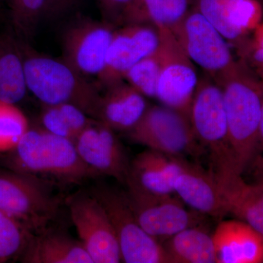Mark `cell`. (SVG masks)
<instances>
[{
	"label": "cell",
	"mask_w": 263,
	"mask_h": 263,
	"mask_svg": "<svg viewBox=\"0 0 263 263\" xmlns=\"http://www.w3.org/2000/svg\"><path fill=\"white\" fill-rule=\"evenodd\" d=\"M29 129L23 111L15 104L0 100V152L14 149Z\"/></svg>",
	"instance_id": "27"
},
{
	"label": "cell",
	"mask_w": 263,
	"mask_h": 263,
	"mask_svg": "<svg viewBox=\"0 0 263 263\" xmlns=\"http://www.w3.org/2000/svg\"><path fill=\"white\" fill-rule=\"evenodd\" d=\"M178 157L148 149L130 161L125 183L143 193L168 195L174 193L173 179Z\"/></svg>",
	"instance_id": "19"
},
{
	"label": "cell",
	"mask_w": 263,
	"mask_h": 263,
	"mask_svg": "<svg viewBox=\"0 0 263 263\" xmlns=\"http://www.w3.org/2000/svg\"><path fill=\"white\" fill-rule=\"evenodd\" d=\"M190 120L197 141L208 149L217 181L237 175L230 148L222 91L210 76L198 79L190 111Z\"/></svg>",
	"instance_id": "4"
},
{
	"label": "cell",
	"mask_w": 263,
	"mask_h": 263,
	"mask_svg": "<svg viewBox=\"0 0 263 263\" xmlns=\"http://www.w3.org/2000/svg\"><path fill=\"white\" fill-rule=\"evenodd\" d=\"M91 119L75 105L61 103L44 105L41 122L45 130L74 142Z\"/></svg>",
	"instance_id": "25"
},
{
	"label": "cell",
	"mask_w": 263,
	"mask_h": 263,
	"mask_svg": "<svg viewBox=\"0 0 263 263\" xmlns=\"http://www.w3.org/2000/svg\"><path fill=\"white\" fill-rule=\"evenodd\" d=\"M242 175L217 181L228 214L248 223L263 234V184L246 182Z\"/></svg>",
	"instance_id": "21"
},
{
	"label": "cell",
	"mask_w": 263,
	"mask_h": 263,
	"mask_svg": "<svg viewBox=\"0 0 263 263\" xmlns=\"http://www.w3.org/2000/svg\"><path fill=\"white\" fill-rule=\"evenodd\" d=\"M27 91L21 46L13 38L0 36V100L16 104Z\"/></svg>",
	"instance_id": "24"
},
{
	"label": "cell",
	"mask_w": 263,
	"mask_h": 263,
	"mask_svg": "<svg viewBox=\"0 0 263 263\" xmlns=\"http://www.w3.org/2000/svg\"><path fill=\"white\" fill-rule=\"evenodd\" d=\"M91 195L107 212L119 243L122 261L127 263H169L162 243L147 234L137 221L125 193L99 186Z\"/></svg>",
	"instance_id": "7"
},
{
	"label": "cell",
	"mask_w": 263,
	"mask_h": 263,
	"mask_svg": "<svg viewBox=\"0 0 263 263\" xmlns=\"http://www.w3.org/2000/svg\"><path fill=\"white\" fill-rule=\"evenodd\" d=\"M160 73L156 98L162 105L190 117V108L198 77L190 60L169 29L160 27Z\"/></svg>",
	"instance_id": "9"
},
{
	"label": "cell",
	"mask_w": 263,
	"mask_h": 263,
	"mask_svg": "<svg viewBox=\"0 0 263 263\" xmlns=\"http://www.w3.org/2000/svg\"><path fill=\"white\" fill-rule=\"evenodd\" d=\"M76 0H47L46 13L56 14L70 8Z\"/></svg>",
	"instance_id": "32"
},
{
	"label": "cell",
	"mask_w": 263,
	"mask_h": 263,
	"mask_svg": "<svg viewBox=\"0 0 263 263\" xmlns=\"http://www.w3.org/2000/svg\"><path fill=\"white\" fill-rule=\"evenodd\" d=\"M21 256L25 263H93L80 240L48 228L32 235Z\"/></svg>",
	"instance_id": "20"
},
{
	"label": "cell",
	"mask_w": 263,
	"mask_h": 263,
	"mask_svg": "<svg viewBox=\"0 0 263 263\" xmlns=\"http://www.w3.org/2000/svg\"><path fill=\"white\" fill-rule=\"evenodd\" d=\"M160 67V54L157 49L133 65L126 72L124 81L146 98H156Z\"/></svg>",
	"instance_id": "28"
},
{
	"label": "cell",
	"mask_w": 263,
	"mask_h": 263,
	"mask_svg": "<svg viewBox=\"0 0 263 263\" xmlns=\"http://www.w3.org/2000/svg\"><path fill=\"white\" fill-rule=\"evenodd\" d=\"M162 245L169 263H215L212 236L201 226L181 230Z\"/></svg>",
	"instance_id": "23"
},
{
	"label": "cell",
	"mask_w": 263,
	"mask_h": 263,
	"mask_svg": "<svg viewBox=\"0 0 263 263\" xmlns=\"http://www.w3.org/2000/svg\"><path fill=\"white\" fill-rule=\"evenodd\" d=\"M212 240L215 263L263 262V234L245 221H221Z\"/></svg>",
	"instance_id": "17"
},
{
	"label": "cell",
	"mask_w": 263,
	"mask_h": 263,
	"mask_svg": "<svg viewBox=\"0 0 263 263\" xmlns=\"http://www.w3.org/2000/svg\"><path fill=\"white\" fill-rule=\"evenodd\" d=\"M115 24L90 18L76 21L64 33L63 60L83 76H98L105 65Z\"/></svg>",
	"instance_id": "12"
},
{
	"label": "cell",
	"mask_w": 263,
	"mask_h": 263,
	"mask_svg": "<svg viewBox=\"0 0 263 263\" xmlns=\"http://www.w3.org/2000/svg\"><path fill=\"white\" fill-rule=\"evenodd\" d=\"M10 152L12 171L49 178L63 184H79L96 178L81 160L74 142L43 128L29 129Z\"/></svg>",
	"instance_id": "2"
},
{
	"label": "cell",
	"mask_w": 263,
	"mask_h": 263,
	"mask_svg": "<svg viewBox=\"0 0 263 263\" xmlns=\"http://www.w3.org/2000/svg\"><path fill=\"white\" fill-rule=\"evenodd\" d=\"M160 35L152 24H124L114 32L107 51L103 72L98 76L100 87L124 81V75L137 62L158 49Z\"/></svg>",
	"instance_id": "13"
},
{
	"label": "cell",
	"mask_w": 263,
	"mask_h": 263,
	"mask_svg": "<svg viewBox=\"0 0 263 263\" xmlns=\"http://www.w3.org/2000/svg\"><path fill=\"white\" fill-rule=\"evenodd\" d=\"M67 203L79 240L93 263L122 262L117 235L101 203L86 194L72 195Z\"/></svg>",
	"instance_id": "11"
},
{
	"label": "cell",
	"mask_w": 263,
	"mask_h": 263,
	"mask_svg": "<svg viewBox=\"0 0 263 263\" xmlns=\"http://www.w3.org/2000/svg\"><path fill=\"white\" fill-rule=\"evenodd\" d=\"M195 0H131L123 10L119 24H147L171 29L194 7Z\"/></svg>",
	"instance_id": "22"
},
{
	"label": "cell",
	"mask_w": 263,
	"mask_h": 263,
	"mask_svg": "<svg viewBox=\"0 0 263 263\" xmlns=\"http://www.w3.org/2000/svg\"><path fill=\"white\" fill-rule=\"evenodd\" d=\"M27 90L44 105L67 103L94 119L100 93L65 60L40 54L21 46Z\"/></svg>",
	"instance_id": "3"
},
{
	"label": "cell",
	"mask_w": 263,
	"mask_h": 263,
	"mask_svg": "<svg viewBox=\"0 0 263 263\" xmlns=\"http://www.w3.org/2000/svg\"><path fill=\"white\" fill-rule=\"evenodd\" d=\"M194 8L233 46L260 23L262 17L257 0H195Z\"/></svg>",
	"instance_id": "16"
},
{
	"label": "cell",
	"mask_w": 263,
	"mask_h": 263,
	"mask_svg": "<svg viewBox=\"0 0 263 263\" xmlns=\"http://www.w3.org/2000/svg\"><path fill=\"white\" fill-rule=\"evenodd\" d=\"M74 144L81 160L97 177L110 176L125 183L130 161L115 131L91 119Z\"/></svg>",
	"instance_id": "14"
},
{
	"label": "cell",
	"mask_w": 263,
	"mask_h": 263,
	"mask_svg": "<svg viewBox=\"0 0 263 263\" xmlns=\"http://www.w3.org/2000/svg\"><path fill=\"white\" fill-rule=\"evenodd\" d=\"M127 133L135 143L171 157H199L203 152L194 134L190 117L164 105L148 107Z\"/></svg>",
	"instance_id": "6"
},
{
	"label": "cell",
	"mask_w": 263,
	"mask_h": 263,
	"mask_svg": "<svg viewBox=\"0 0 263 263\" xmlns=\"http://www.w3.org/2000/svg\"><path fill=\"white\" fill-rule=\"evenodd\" d=\"M125 195L142 229L159 242L186 228L201 226L204 219L205 215L185 209L172 194L157 195L127 187Z\"/></svg>",
	"instance_id": "10"
},
{
	"label": "cell",
	"mask_w": 263,
	"mask_h": 263,
	"mask_svg": "<svg viewBox=\"0 0 263 263\" xmlns=\"http://www.w3.org/2000/svg\"><path fill=\"white\" fill-rule=\"evenodd\" d=\"M60 203L50 180L12 170L0 173V210L33 234L46 229L54 220Z\"/></svg>",
	"instance_id": "5"
},
{
	"label": "cell",
	"mask_w": 263,
	"mask_h": 263,
	"mask_svg": "<svg viewBox=\"0 0 263 263\" xmlns=\"http://www.w3.org/2000/svg\"><path fill=\"white\" fill-rule=\"evenodd\" d=\"M189 58L214 81L236 60L226 38L195 8L171 29Z\"/></svg>",
	"instance_id": "8"
},
{
	"label": "cell",
	"mask_w": 263,
	"mask_h": 263,
	"mask_svg": "<svg viewBox=\"0 0 263 263\" xmlns=\"http://www.w3.org/2000/svg\"><path fill=\"white\" fill-rule=\"evenodd\" d=\"M12 18L19 34H32L38 21L46 13L47 0H9Z\"/></svg>",
	"instance_id": "30"
},
{
	"label": "cell",
	"mask_w": 263,
	"mask_h": 263,
	"mask_svg": "<svg viewBox=\"0 0 263 263\" xmlns=\"http://www.w3.org/2000/svg\"><path fill=\"white\" fill-rule=\"evenodd\" d=\"M33 235L24 224L0 210V262L22 255Z\"/></svg>",
	"instance_id": "26"
},
{
	"label": "cell",
	"mask_w": 263,
	"mask_h": 263,
	"mask_svg": "<svg viewBox=\"0 0 263 263\" xmlns=\"http://www.w3.org/2000/svg\"><path fill=\"white\" fill-rule=\"evenodd\" d=\"M104 89L105 91L100 94L94 119L114 131H129L148 108L146 97L124 81Z\"/></svg>",
	"instance_id": "18"
},
{
	"label": "cell",
	"mask_w": 263,
	"mask_h": 263,
	"mask_svg": "<svg viewBox=\"0 0 263 263\" xmlns=\"http://www.w3.org/2000/svg\"><path fill=\"white\" fill-rule=\"evenodd\" d=\"M261 79L238 60L214 81L222 91L230 148L237 171L241 175L262 146Z\"/></svg>",
	"instance_id": "1"
},
{
	"label": "cell",
	"mask_w": 263,
	"mask_h": 263,
	"mask_svg": "<svg viewBox=\"0 0 263 263\" xmlns=\"http://www.w3.org/2000/svg\"><path fill=\"white\" fill-rule=\"evenodd\" d=\"M173 189L181 201L203 215L222 218L228 214L213 171L178 157Z\"/></svg>",
	"instance_id": "15"
},
{
	"label": "cell",
	"mask_w": 263,
	"mask_h": 263,
	"mask_svg": "<svg viewBox=\"0 0 263 263\" xmlns=\"http://www.w3.org/2000/svg\"><path fill=\"white\" fill-rule=\"evenodd\" d=\"M106 20L114 24H119L123 10L131 0H98Z\"/></svg>",
	"instance_id": "31"
},
{
	"label": "cell",
	"mask_w": 263,
	"mask_h": 263,
	"mask_svg": "<svg viewBox=\"0 0 263 263\" xmlns=\"http://www.w3.org/2000/svg\"><path fill=\"white\" fill-rule=\"evenodd\" d=\"M239 61L262 79L263 73V26L259 23L234 45Z\"/></svg>",
	"instance_id": "29"
}]
</instances>
